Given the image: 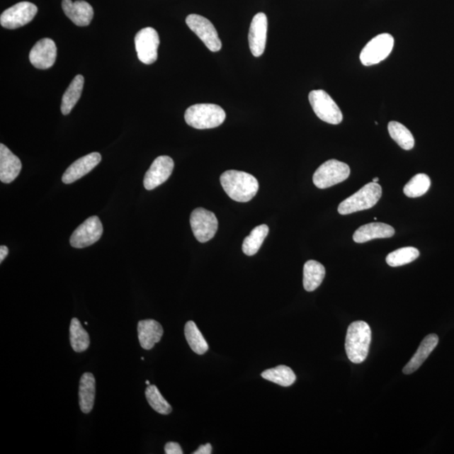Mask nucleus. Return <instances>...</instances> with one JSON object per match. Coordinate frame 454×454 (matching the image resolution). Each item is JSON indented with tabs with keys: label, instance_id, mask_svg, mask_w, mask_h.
Returning a JSON list of instances; mask_svg holds the SVG:
<instances>
[{
	"label": "nucleus",
	"instance_id": "33",
	"mask_svg": "<svg viewBox=\"0 0 454 454\" xmlns=\"http://www.w3.org/2000/svg\"><path fill=\"white\" fill-rule=\"evenodd\" d=\"M165 453L167 454H182L183 450L179 445L177 443H168L165 445Z\"/></svg>",
	"mask_w": 454,
	"mask_h": 454
},
{
	"label": "nucleus",
	"instance_id": "30",
	"mask_svg": "<svg viewBox=\"0 0 454 454\" xmlns=\"http://www.w3.org/2000/svg\"><path fill=\"white\" fill-rule=\"evenodd\" d=\"M420 256L419 250L416 247L407 246L395 250L386 257V263L390 267L403 266L415 261Z\"/></svg>",
	"mask_w": 454,
	"mask_h": 454
},
{
	"label": "nucleus",
	"instance_id": "34",
	"mask_svg": "<svg viewBox=\"0 0 454 454\" xmlns=\"http://www.w3.org/2000/svg\"><path fill=\"white\" fill-rule=\"evenodd\" d=\"M212 453V447L210 443L202 445L199 448L197 449L194 454H210Z\"/></svg>",
	"mask_w": 454,
	"mask_h": 454
},
{
	"label": "nucleus",
	"instance_id": "37",
	"mask_svg": "<svg viewBox=\"0 0 454 454\" xmlns=\"http://www.w3.org/2000/svg\"><path fill=\"white\" fill-rule=\"evenodd\" d=\"M146 384H147V385H150V382H149V380H147V381H146Z\"/></svg>",
	"mask_w": 454,
	"mask_h": 454
},
{
	"label": "nucleus",
	"instance_id": "18",
	"mask_svg": "<svg viewBox=\"0 0 454 454\" xmlns=\"http://www.w3.org/2000/svg\"><path fill=\"white\" fill-rule=\"evenodd\" d=\"M22 169L21 161L8 148L0 144V181L10 183L19 176Z\"/></svg>",
	"mask_w": 454,
	"mask_h": 454
},
{
	"label": "nucleus",
	"instance_id": "16",
	"mask_svg": "<svg viewBox=\"0 0 454 454\" xmlns=\"http://www.w3.org/2000/svg\"><path fill=\"white\" fill-rule=\"evenodd\" d=\"M101 155L98 152H92L81 157L72 164L62 175V181L69 184L79 181L96 167L101 161Z\"/></svg>",
	"mask_w": 454,
	"mask_h": 454
},
{
	"label": "nucleus",
	"instance_id": "31",
	"mask_svg": "<svg viewBox=\"0 0 454 454\" xmlns=\"http://www.w3.org/2000/svg\"><path fill=\"white\" fill-rule=\"evenodd\" d=\"M430 186L431 179L429 175L418 174L404 186L403 191L409 198H417L425 195Z\"/></svg>",
	"mask_w": 454,
	"mask_h": 454
},
{
	"label": "nucleus",
	"instance_id": "19",
	"mask_svg": "<svg viewBox=\"0 0 454 454\" xmlns=\"http://www.w3.org/2000/svg\"><path fill=\"white\" fill-rule=\"evenodd\" d=\"M395 229L390 225L374 222L364 225L353 234V241L357 244L378 239V238H390L395 235Z\"/></svg>",
	"mask_w": 454,
	"mask_h": 454
},
{
	"label": "nucleus",
	"instance_id": "2",
	"mask_svg": "<svg viewBox=\"0 0 454 454\" xmlns=\"http://www.w3.org/2000/svg\"><path fill=\"white\" fill-rule=\"evenodd\" d=\"M371 329L365 322H354L348 328L345 348L349 361L362 363L368 357L371 343Z\"/></svg>",
	"mask_w": 454,
	"mask_h": 454
},
{
	"label": "nucleus",
	"instance_id": "9",
	"mask_svg": "<svg viewBox=\"0 0 454 454\" xmlns=\"http://www.w3.org/2000/svg\"><path fill=\"white\" fill-rule=\"evenodd\" d=\"M191 226L197 241L204 244L215 237L218 229V221L211 211L197 208L191 215Z\"/></svg>",
	"mask_w": 454,
	"mask_h": 454
},
{
	"label": "nucleus",
	"instance_id": "13",
	"mask_svg": "<svg viewBox=\"0 0 454 454\" xmlns=\"http://www.w3.org/2000/svg\"><path fill=\"white\" fill-rule=\"evenodd\" d=\"M174 168V160L169 156L157 157L144 177V187L147 191L154 190L168 181Z\"/></svg>",
	"mask_w": 454,
	"mask_h": 454
},
{
	"label": "nucleus",
	"instance_id": "24",
	"mask_svg": "<svg viewBox=\"0 0 454 454\" xmlns=\"http://www.w3.org/2000/svg\"><path fill=\"white\" fill-rule=\"evenodd\" d=\"M84 85V78L82 75H77L72 81L69 88L62 96L61 111L62 115H67L70 113L74 107L77 104L81 94H82Z\"/></svg>",
	"mask_w": 454,
	"mask_h": 454
},
{
	"label": "nucleus",
	"instance_id": "1",
	"mask_svg": "<svg viewBox=\"0 0 454 454\" xmlns=\"http://www.w3.org/2000/svg\"><path fill=\"white\" fill-rule=\"evenodd\" d=\"M225 192L232 200L245 203L254 199L259 191L257 178L242 171L228 170L221 176Z\"/></svg>",
	"mask_w": 454,
	"mask_h": 454
},
{
	"label": "nucleus",
	"instance_id": "27",
	"mask_svg": "<svg viewBox=\"0 0 454 454\" xmlns=\"http://www.w3.org/2000/svg\"><path fill=\"white\" fill-rule=\"evenodd\" d=\"M264 380L273 382L274 384L288 387L293 385L296 380V376L290 367L280 365L262 373Z\"/></svg>",
	"mask_w": 454,
	"mask_h": 454
},
{
	"label": "nucleus",
	"instance_id": "26",
	"mask_svg": "<svg viewBox=\"0 0 454 454\" xmlns=\"http://www.w3.org/2000/svg\"><path fill=\"white\" fill-rule=\"evenodd\" d=\"M184 335L191 348L199 355H203L208 352L209 346L205 341L199 328L194 322L190 321L186 323L184 327Z\"/></svg>",
	"mask_w": 454,
	"mask_h": 454
},
{
	"label": "nucleus",
	"instance_id": "15",
	"mask_svg": "<svg viewBox=\"0 0 454 454\" xmlns=\"http://www.w3.org/2000/svg\"><path fill=\"white\" fill-rule=\"evenodd\" d=\"M268 18L264 13L254 17L249 29V42L251 54L256 57L262 56L266 47Z\"/></svg>",
	"mask_w": 454,
	"mask_h": 454
},
{
	"label": "nucleus",
	"instance_id": "21",
	"mask_svg": "<svg viewBox=\"0 0 454 454\" xmlns=\"http://www.w3.org/2000/svg\"><path fill=\"white\" fill-rule=\"evenodd\" d=\"M438 341V335L430 334L426 336L424 341H421L416 353L413 355L411 361L403 368L404 374L411 375L412 373L416 372L422 365V363L426 361V358L429 357V355L433 353L435 348L437 347Z\"/></svg>",
	"mask_w": 454,
	"mask_h": 454
},
{
	"label": "nucleus",
	"instance_id": "20",
	"mask_svg": "<svg viewBox=\"0 0 454 454\" xmlns=\"http://www.w3.org/2000/svg\"><path fill=\"white\" fill-rule=\"evenodd\" d=\"M137 334L142 348L150 350L159 343L164 335V328L155 320H143L138 322Z\"/></svg>",
	"mask_w": 454,
	"mask_h": 454
},
{
	"label": "nucleus",
	"instance_id": "3",
	"mask_svg": "<svg viewBox=\"0 0 454 454\" xmlns=\"http://www.w3.org/2000/svg\"><path fill=\"white\" fill-rule=\"evenodd\" d=\"M226 112L214 104H197L188 107L184 114L186 123L193 128L204 130L220 127L226 120Z\"/></svg>",
	"mask_w": 454,
	"mask_h": 454
},
{
	"label": "nucleus",
	"instance_id": "11",
	"mask_svg": "<svg viewBox=\"0 0 454 454\" xmlns=\"http://www.w3.org/2000/svg\"><path fill=\"white\" fill-rule=\"evenodd\" d=\"M38 8L34 4L20 2L7 8L0 16V24L4 28L15 30L24 26L34 19Z\"/></svg>",
	"mask_w": 454,
	"mask_h": 454
},
{
	"label": "nucleus",
	"instance_id": "10",
	"mask_svg": "<svg viewBox=\"0 0 454 454\" xmlns=\"http://www.w3.org/2000/svg\"><path fill=\"white\" fill-rule=\"evenodd\" d=\"M159 44V35L155 29L146 27L138 31L135 38L138 59L144 64H154L157 59Z\"/></svg>",
	"mask_w": 454,
	"mask_h": 454
},
{
	"label": "nucleus",
	"instance_id": "7",
	"mask_svg": "<svg viewBox=\"0 0 454 454\" xmlns=\"http://www.w3.org/2000/svg\"><path fill=\"white\" fill-rule=\"evenodd\" d=\"M394 42V38L388 33L380 34L373 38L361 53L363 65H375L385 60L393 50Z\"/></svg>",
	"mask_w": 454,
	"mask_h": 454
},
{
	"label": "nucleus",
	"instance_id": "36",
	"mask_svg": "<svg viewBox=\"0 0 454 454\" xmlns=\"http://www.w3.org/2000/svg\"><path fill=\"white\" fill-rule=\"evenodd\" d=\"M378 181H379V178H375L374 179H373V182L374 183H378Z\"/></svg>",
	"mask_w": 454,
	"mask_h": 454
},
{
	"label": "nucleus",
	"instance_id": "29",
	"mask_svg": "<svg viewBox=\"0 0 454 454\" xmlns=\"http://www.w3.org/2000/svg\"><path fill=\"white\" fill-rule=\"evenodd\" d=\"M268 232L267 225H261L255 227L250 235L245 238L242 244V251L247 256H254L257 254L265 238L267 237Z\"/></svg>",
	"mask_w": 454,
	"mask_h": 454
},
{
	"label": "nucleus",
	"instance_id": "5",
	"mask_svg": "<svg viewBox=\"0 0 454 454\" xmlns=\"http://www.w3.org/2000/svg\"><path fill=\"white\" fill-rule=\"evenodd\" d=\"M351 170L347 164L331 159L322 164L313 175V183L319 188H327L344 182Z\"/></svg>",
	"mask_w": 454,
	"mask_h": 454
},
{
	"label": "nucleus",
	"instance_id": "23",
	"mask_svg": "<svg viewBox=\"0 0 454 454\" xmlns=\"http://www.w3.org/2000/svg\"><path fill=\"white\" fill-rule=\"evenodd\" d=\"M326 276V269L317 261L309 260L304 265L303 285L308 292L316 290L322 285Z\"/></svg>",
	"mask_w": 454,
	"mask_h": 454
},
{
	"label": "nucleus",
	"instance_id": "22",
	"mask_svg": "<svg viewBox=\"0 0 454 454\" xmlns=\"http://www.w3.org/2000/svg\"><path fill=\"white\" fill-rule=\"evenodd\" d=\"M79 397L81 411L88 414L93 410L96 399V379L91 373H85L81 377Z\"/></svg>",
	"mask_w": 454,
	"mask_h": 454
},
{
	"label": "nucleus",
	"instance_id": "32",
	"mask_svg": "<svg viewBox=\"0 0 454 454\" xmlns=\"http://www.w3.org/2000/svg\"><path fill=\"white\" fill-rule=\"evenodd\" d=\"M146 397L151 407L161 415H169L172 412V407L166 401L156 385H150L146 390Z\"/></svg>",
	"mask_w": 454,
	"mask_h": 454
},
{
	"label": "nucleus",
	"instance_id": "14",
	"mask_svg": "<svg viewBox=\"0 0 454 454\" xmlns=\"http://www.w3.org/2000/svg\"><path fill=\"white\" fill-rule=\"evenodd\" d=\"M57 47L54 40L43 38L35 44L30 52V62L38 69H50L57 59Z\"/></svg>",
	"mask_w": 454,
	"mask_h": 454
},
{
	"label": "nucleus",
	"instance_id": "25",
	"mask_svg": "<svg viewBox=\"0 0 454 454\" xmlns=\"http://www.w3.org/2000/svg\"><path fill=\"white\" fill-rule=\"evenodd\" d=\"M70 343L72 348L77 353L84 352L91 344L89 335L78 318H74L70 323Z\"/></svg>",
	"mask_w": 454,
	"mask_h": 454
},
{
	"label": "nucleus",
	"instance_id": "28",
	"mask_svg": "<svg viewBox=\"0 0 454 454\" xmlns=\"http://www.w3.org/2000/svg\"><path fill=\"white\" fill-rule=\"evenodd\" d=\"M388 130L391 138L404 150H412L415 145L413 135L404 125L397 121H390Z\"/></svg>",
	"mask_w": 454,
	"mask_h": 454
},
{
	"label": "nucleus",
	"instance_id": "35",
	"mask_svg": "<svg viewBox=\"0 0 454 454\" xmlns=\"http://www.w3.org/2000/svg\"><path fill=\"white\" fill-rule=\"evenodd\" d=\"M8 254V249L6 246H0V263H3V261L6 259Z\"/></svg>",
	"mask_w": 454,
	"mask_h": 454
},
{
	"label": "nucleus",
	"instance_id": "6",
	"mask_svg": "<svg viewBox=\"0 0 454 454\" xmlns=\"http://www.w3.org/2000/svg\"><path fill=\"white\" fill-rule=\"evenodd\" d=\"M309 101L319 119L331 125H339L343 121V113L336 102L322 89L309 93Z\"/></svg>",
	"mask_w": 454,
	"mask_h": 454
},
{
	"label": "nucleus",
	"instance_id": "4",
	"mask_svg": "<svg viewBox=\"0 0 454 454\" xmlns=\"http://www.w3.org/2000/svg\"><path fill=\"white\" fill-rule=\"evenodd\" d=\"M382 196V188L378 183H370L346 199L339 206L341 215H349L374 208Z\"/></svg>",
	"mask_w": 454,
	"mask_h": 454
},
{
	"label": "nucleus",
	"instance_id": "8",
	"mask_svg": "<svg viewBox=\"0 0 454 454\" xmlns=\"http://www.w3.org/2000/svg\"><path fill=\"white\" fill-rule=\"evenodd\" d=\"M186 24L188 28L204 42L210 51L217 52L221 50L222 40L219 38L217 29L208 19L192 13L186 18Z\"/></svg>",
	"mask_w": 454,
	"mask_h": 454
},
{
	"label": "nucleus",
	"instance_id": "12",
	"mask_svg": "<svg viewBox=\"0 0 454 454\" xmlns=\"http://www.w3.org/2000/svg\"><path fill=\"white\" fill-rule=\"evenodd\" d=\"M103 234V225L100 218L93 215L81 224L70 238V244L75 249H84L91 246L101 239Z\"/></svg>",
	"mask_w": 454,
	"mask_h": 454
},
{
	"label": "nucleus",
	"instance_id": "17",
	"mask_svg": "<svg viewBox=\"0 0 454 454\" xmlns=\"http://www.w3.org/2000/svg\"><path fill=\"white\" fill-rule=\"evenodd\" d=\"M62 10L65 15L78 26H87L91 24L93 17V7L84 0H62Z\"/></svg>",
	"mask_w": 454,
	"mask_h": 454
}]
</instances>
